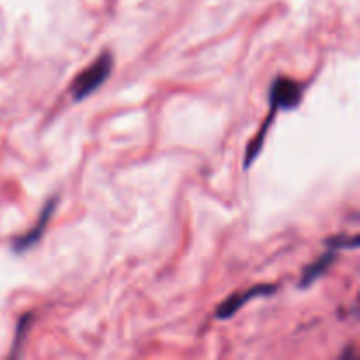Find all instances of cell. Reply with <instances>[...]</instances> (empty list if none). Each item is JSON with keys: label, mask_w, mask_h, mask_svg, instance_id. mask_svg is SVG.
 <instances>
[{"label": "cell", "mask_w": 360, "mask_h": 360, "mask_svg": "<svg viewBox=\"0 0 360 360\" xmlns=\"http://www.w3.org/2000/svg\"><path fill=\"white\" fill-rule=\"evenodd\" d=\"M115 67V58L109 51L101 53L90 65L84 70H81L76 77H74L72 84H70L69 91L72 95L74 102H81L94 95L105 81L109 79Z\"/></svg>", "instance_id": "obj_1"}, {"label": "cell", "mask_w": 360, "mask_h": 360, "mask_svg": "<svg viewBox=\"0 0 360 360\" xmlns=\"http://www.w3.org/2000/svg\"><path fill=\"white\" fill-rule=\"evenodd\" d=\"M304 95V84L292 77L278 76L271 83L269 88V108L271 115H278L280 111H292L297 108Z\"/></svg>", "instance_id": "obj_2"}, {"label": "cell", "mask_w": 360, "mask_h": 360, "mask_svg": "<svg viewBox=\"0 0 360 360\" xmlns=\"http://www.w3.org/2000/svg\"><path fill=\"white\" fill-rule=\"evenodd\" d=\"M56 202H58V197H53V199H49L48 202L44 204V207L41 210V213H39V218H37V221H35L34 227L28 229L25 234L18 236V238L13 239V252L25 253V252H28V250L34 248V246L41 241L42 236H44V232H46V229H48L49 220H51L53 213H55Z\"/></svg>", "instance_id": "obj_3"}, {"label": "cell", "mask_w": 360, "mask_h": 360, "mask_svg": "<svg viewBox=\"0 0 360 360\" xmlns=\"http://www.w3.org/2000/svg\"><path fill=\"white\" fill-rule=\"evenodd\" d=\"M336 255H338L336 250L327 248V252L323 253V255H320L319 259L315 260V262L309 264V266L306 267L304 271H302V276H301V281H299V287H301V288L311 287V285L315 283L316 280H320V278H322L323 274H326L327 271L330 269V266H333L334 260H336Z\"/></svg>", "instance_id": "obj_5"}, {"label": "cell", "mask_w": 360, "mask_h": 360, "mask_svg": "<svg viewBox=\"0 0 360 360\" xmlns=\"http://www.w3.org/2000/svg\"><path fill=\"white\" fill-rule=\"evenodd\" d=\"M32 322H34V319H32V315L28 313V315L21 316L20 322H18V327H16V336H14V343H13V352H11V357H16L18 352H20L21 348V341L25 340V336H27L28 329H30Z\"/></svg>", "instance_id": "obj_7"}, {"label": "cell", "mask_w": 360, "mask_h": 360, "mask_svg": "<svg viewBox=\"0 0 360 360\" xmlns=\"http://www.w3.org/2000/svg\"><path fill=\"white\" fill-rule=\"evenodd\" d=\"M327 248H333L336 252L340 250H355L359 248V238L357 236H348V234H338L333 236L326 241Z\"/></svg>", "instance_id": "obj_6"}, {"label": "cell", "mask_w": 360, "mask_h": 360, "mask_svg": "<svg viewBox=\"0 0 360 360\" xmlns=\"http://www.w3.org/2000/svg\"><path fill=\"white\" fill-rule=\"evenodd\" d=\"M276 285H255V287H250L243 292H236V294H232L231 297H227L220 306H218L214 315H217L218 320L231 319V316L236 315V313H238L248 301L257 297L273 295L274 292H276Z\"/></svg>", "instance_id": "obj_4"}]
</instances>
